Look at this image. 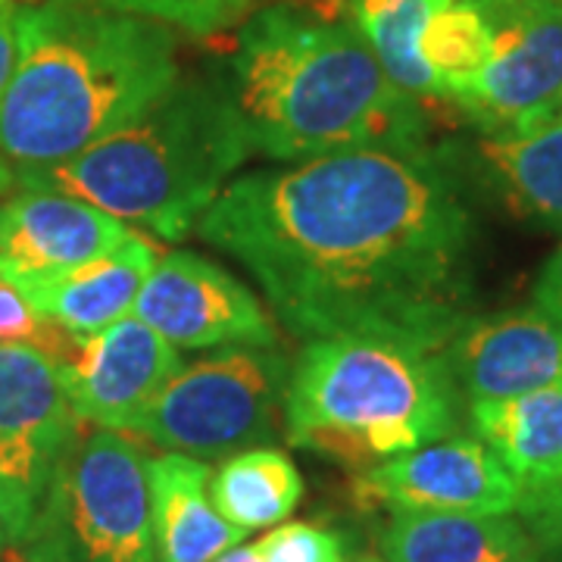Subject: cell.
I'll return each mask as SVG.
<instances>
[{"label": "cell", "mask_w": 562, "mask_h": 562, "mask_svg": "<svg viewBox=\"0 0 562 562\" xmlns=\"http://www.w3.org/2000/svg\"><path fill=\"white\" fill-rule=\"evenodd\" d=\"M294 335L443 350L469 322L475 222L425 147H353L232 179L198 228Z\"/></svg>", "instance_id": "6da1fadb"}, {"label": "cell", "mask_w": 562, "mask_h": 562, "mask_svg": "<svg viewBox=\"0 0 562 562\" xmlns=\"http://www.w3.org/2000/svg\"><path fill=\"white\" fill-rule=\"evenodd\" d=\"M222 81L254 154L279 162L353 147H425L419 98L387 79L350 20L269 7L238 32Z\"/></svg>", "instance_id": "7a4b0ae2"}, {"label": "cell", "mask_w": 562, "mask_h": 562, "mask_svg": "<svg viewBox=\"0 0 562 562\" xmlns=\"http://www.w3.org/2000/svg\"><path fill=\"white\" fill-rule=\"evenodd\" d=\"M181 79L169 25L69 0L16 10L0 162L57 166L147 113Z\"/></svg>", "instance_id": "3957f363"}, {"label": "cell", "mask_w": 562, "mask_h": 562, "mask_svg": "<svg viewBox=\"0 0 562 562\" xmlns=\"http://www.w3.org/2000/svg\"><path fill=\"white\" fill-rule=\"evenodd\" d=\"M254 157L222 81L179 79L147 113L57 166H3L0 194L41 188L132 220L162 241L188 238Z\"/></svg>", "instance_id": "277c9868"}, {"label": "cell", "mask_w": 562, "mask_h": 562, "mask_svg": "<svg viewBox=\"0 0 562 562\" xmlns=\"http://www.w3.org/2000/svg\"><path fill=\"white\" fill-rule=\"evenodd\" d=\"M460 387L443 350L384 338H316L291 366L284 435L301 450L366 472L460 419Z\"/></svg>", "instance_id": "5b68a950"}, {"label": "cell", "mask_w": 562, "mask_h": 562, "mask_svg": "<svg viewBox=\"0 0 562 562\" xmlns=\"http://www.w3.org/2000/svg\"><path fill=\"white\" fill-rule=\"evenodd\" d=\"M13 550L20 562H157L138 443L110 428H81Z\"/></svg>", "instance_id": "8992f818"}, {"label": "cell", "mask_w": 562, "mask_h": 562, "mask_svg": "<svg viewBox=\"0 0 562 562\" xmlns=\"http://www.w3.org/2000/svg\"><path fill=\"white\" fill-rule=\"evenodd\" d=\"M291 362L279 347H225L181 366L132 435L198 460H228L284 428Z\"/></svg>", "instance_id": "52a82bcc"}, {"label": "cell", "mask_w": 562, "mask_h": 562, "mask_svg": "<svg viewBox=\"0 0 562 562\" xmlns=\"http://www.w3.org/2000/svg\"><path fill=\"white\" fill-rule=\"evenodd\" d=\"M81 428L54 357L38 344H0V522L10 547L29 531Z\"/></svg>", "instance_id": "ba28073f"}, {"label": "cell", "mask_w": 562, "mask_h": 562, "mask_svg": "<svg viewBox=\"0 0 562 562\" xmlns=\"http://www.w3.org/2000/svg\"><path fill=\"white\" fill-rule=\"evenodd\" d=\"M494 32L484 69L453 98L484 135L562 110V0H475Z\"/></svg>", "instance_id": "9c48e42d"}, {"label": "cell", "mask_w": 562, "mask_h": 562, "mask_svg": "<svg viewBox=\"0 0 562 562\" xmlns=\"http://www.w3.org/2000/svg\"><path fill=\"white\" fill-rule=\"evenodd\" d=\"M132 316L176 347H279V328L260 297L225 266L191 250L162 254Z\"/></svg>", "instance_id": "30bf717a"}, {"label": "cell", "mask_w": 562, "mask_h": 562, "mask_svg": "<svg viewBox=\"0 0 562 562\" xmlns=\"http://www.w3.org/2000/svg\"><path fill=\"white\" fill-rule=\"evenodd\" d=\"M66 397L85 425L132 435L166 382L181 369L179 347L138 316L91 338L69 335L54 353Z\"/></svg>", "instance_id": "8fae6325"}, {"label": "cell", "mask_w": 562, "mask_h": 562, "mask_svg": "<svg viewBox=\"0 0 562 562\" xmlns=\"http://www.w3.org/2000/svg\"><path fill=\"white\" fill-rule=\"evenodd\" d=\"M353 491L391 513H491L519 509L522 487L482 438H441L357 472Z\"/></svg>", "instance_id": "7c38bea8"}, {"label": "cell", "mask_w": 562, "mask_h": 562, "mask_svg": "<svg viewBox=\"0 0 562 562\" xmlns=\"http://www.w3.org/2000/svg\"><path fill=\"white\" fill-rule=\"evenodd\" d=\"M135 232L91 203L22 188L0 201V279L20 294L116 250Z\"/></svg>", "instance_id": "4fadbf2b"}, {"label": "cell", "mask_w": 562, "mask_h": 562, "mask_svg": "<svg viewBox=\"0 0 562 562\" xmlns=\"http://www.w3.org/2000/svg\"><path fill=\"white\" fill-rule=\"evenodd\" d=\"M443 360L469 403L509 401L562 382V325L538 306L469 319Z\"/></svg>", "instance_id": "5bb4252c"}, {"label": "cell", "mask_w": 562, "mask_h": 562, "mask_svg": "<svg viewBox=\"0 0 562 562\" xmlns=\"http://www.w3.org/2000/svg\"><path fill=\"white\" fill-rule=\"evenodd\" d=\"M210 479V465L198 457L172 450L147 457L157 562H213L247 538V531L220 516Z\"/></svg>", "instance_id": "9a60e30c"}, {"label": "cell", "mask_w": 562, "mask_h": 562, "mask_svg": "<svg viewBox=\"0 0 562 562\" xmlns=\"http://www.w3.org/2000/svg\"><path fill=\"white\" fill-rule=\"evenodd\" d=\"M157 247L132 235L116 250L103 254L69 276L29 288L22 297L38 310L44 319L66 328L69 335L91 338L113 322L132 316L140 288L157 266Z\"/></svg>", "instance_id": "2e32d148"}, {"label": "cell", "mask_w": 562, "mask_h": 562, "mask_svg": "<svg viewBox=\"0 0 562 562\" xmlns=\"http://www.w3.org/2000/svg\"><path fill=\"white\" fill-rule=\"evenodd\" d=\"M384 562H547L513 516L391 513L379 535Z\"/></svg>", "instance_id": "e0dca14e"}, {"label": "cell", "mask_w": 562, "mask_h": 562, "mask_svg": "<svg viewBox=\"0 0 562 562\" xmlns=\"http://www.w3.org/2000/svg\"><path fill=\"white\" fill-rule=\"evenodd\" d=\"M469 422L522 491L562 475V382L509 401L469 403Z\"/></svg>", "instance_id": "ac0fdd59"}, {"label": "cell", "mask_w": 562, "mask_h": 562, "mask_svg": "<svg viewBox=\"0 0 562 562\" xmlns=\"http://www.w3.org/2000/svg\"><path fill=\"white\" fill-rule=\"evenodd\" d=\"M482 157L522 213L562 228V110L484 135Z\"/></svg>", "instance_id": "d6986e66"}, {"label": "cell", "mask_w": 562, "mask_h": 562, "mask_svg": "<svg viewBox=\"0 0 562 562\" xmlns=\"http://www.w3.org/2000/svg\"><path fill=\"white\" fill-rule=\"evenodd\" d=\"M210 497L222 519L241 528L284 522L303 497V479L288 453L272 447H250L222 462L210 479Z\"/></svg>", "instance_id": "ffe728a7"}, {"label": "cell", "mask_w": 562, "mask_h": 562, "mask_svg": "<svg viewBox=\"0 0 562 562\" xmlns=\"http://www.w3.org/2000/svg\"><path fill=\"white\" fill-rule=\"evenodd\" d=\"M447 0H347L357 25L387 79L419 101H443L438 79L419 54L422 32Z\"/></svg>", "instance_id": "44dd1931"}, {"label": "cell", "mask_w": 562, "mask_h": 562, "mask_svg": "<svg viewBox=\"0 0 562 562\" xmlns=\"http://www.w3.org/2000/svg\"><path fill=\"white\" fill-rule=\"evenodd\" d=\"M494 47V32L475 0H447L428 20L419 54L438 79L443 101L453 103L469 81L484 69Z\"/></svg>", "instance_id": "7402d4cb"}, {"label": "cell", "mask_w": 562, "mask_h": 562, "mask_svg": "<svg viewBox=\"0 0 562 562\" xmlns=\"http://www.w3.org/2000/svg\"><path fill=\"white\" fill-rule=\"evenodd\" d=\"M22 3H44V0H22ZM69 3H88V7L162 22L169 29H181L198 38H210L238 25L250 10V0H69Z\"/></svg>", "instance_id": "603a6c76"}, {"label": "cell", "mask_w": 562, "mask_h": 562, "mask_svg": "<svg viewBox=\"0 0 562 562\" xmlns=\"http://www.w3.org/2000/svg\"><path fill=\"white\" fill-rule=\"evenodd\" d=\"M262 562H341L344 541L319 525L288 522L257 541Z\"/></svg>", "instance_id": "cb8c5ba5"}, {"label": "cell", "mask_w": 562, "mask_h": 562, "mask_svg": "<svg viewBox=\"0 0 562 562\" xmlns=\"http://www.w3.org/2000/svg\"><path fill=\"white\" fill-rule=\"evenodd\" d=\"M66 338H69L66 328L44 319L10 281L0 279V344H38L47 353H57Z\"/></svg>", "instance_id": "d4e9b609"}, {"label": "cell", "mask_w": 562, "mask_h": 562, "mask_svg": "<svg viewBox=\"0 0 562 562\" xmlns=\"http://www.w3.org/2000/svg\"><path fill=\"white\" fill-rule=\"evenodd\" d=\"M516 513L522 516V525L538 543L543 560L562 562V475L522 491Z\"/></svg>", "instance_id": "484cf974"}, {"label": "cell", "mask_w": 562, "mask_h": 562, "mask_svg": "<svg viewBox=\"0 0 562 562\" xmlns=\"http://www.w3.org/2000/svg\"><path fill=\"white\" fill-rule=\"evenodd\" d=\"M535 306L562 325V244L543 262L541 276L535 281Z\"/></svg>", "instance_id": "4316f807"}, {"label": "cell", "mask_w": 562, "mask_h": 562, "mask_svg": "<svg viewBox=\"0 0 562 562\" xmlns=\"http://www.w3.org/2000/svg\"><path fill=\"white\" fill-rule=\"evenodd\" d=\"M16 0H0V98L16 69Z\"/></svg>", "instance_id": "83f0119b"}, {"label": "cell", "mask_w": 562, "mask_h": 562, "mask_svg": "<svg viewBox=\"0 0 562 562\" xmlns=\"http://www.w3.org/2000/svg\"><path fill=\"white\" fill-rule=\"evenodd\" d=\"M213 562H262V557L260 550H257V543H235L232 550H225Z\"/></svg>", "instance_id": "f1b7e54d"}, {"label": "cell", "mask_w": 562, "mask_h": 562, "mask_svg": "<svg viewBox=\"0 0 562 562\" xmlns=\"http://www.w3.org/2000/svg\"><path fill=\"white\" fill-rule=\"evenodd\" d=\"M10 543V538H7V528H3V522H0V553H3V547Z\"/></svg>", "instance_id": "f546056e"}]
</instances>
